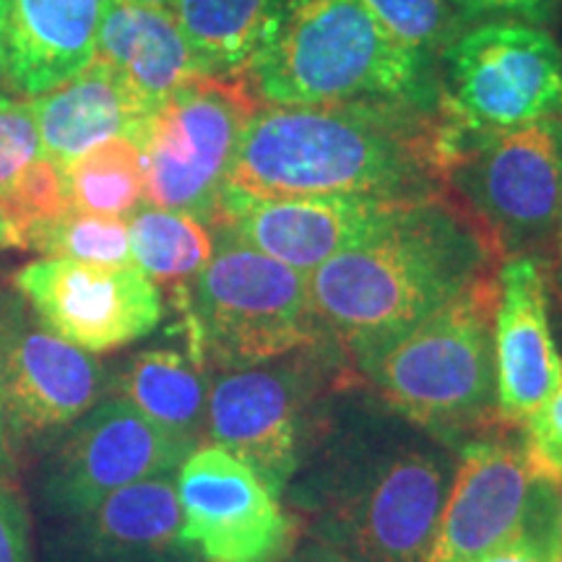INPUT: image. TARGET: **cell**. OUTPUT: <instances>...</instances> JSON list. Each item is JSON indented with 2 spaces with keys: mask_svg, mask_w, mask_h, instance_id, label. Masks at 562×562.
<instances>
[{
  "mask_svg": "<svg viewBox=\"0 0 562 562\" xmlns=\"http://www.w3.org/2000/svg\"><path fill=\"white\" fill-rule=\"evenodd\" d=\"M451 161V128L425 104H261L227 188L258 199H427L446 191Z\"/></svg>",
  "mask_w": 562,
  "mask_h": 562,
  "instance_id": "6da1fadb",
  "label": "cell"
},
{
  "mask_svg": "<svg viewBox=\"0 0 562 562\" xmlns=\"http://www.w3.org/2000/svg\"><path fill=\"white\" fill-rule=\"evenodd\" d=\"M501 263L480 224L442 191L318 266L307 284L323 336L357 360L430 318Z\"/></svg>",
  "mask_w": 562,
  "mask_h": 562,
  "instance_id": "7a4b0ae2",
  "label": "cell"
},
{
  "mask_svg": "<svg viewBox=\"0 0 562 562\" xmlns=\"http://www.w3.org/2000/svg\"><path fill=\"white\" fill-rule=\"evenodd\" d=\"M243 76L263 104L430 108V60L398 45L360 0H281Z\"/></svg>",
  "mask_w": 562,
  "mask_h": 562,
  "instance_id": "3957f363",
  "label": "cell"
},
{
  "mask_svg": "<svg viewBox=\"0 0 562 562\" xmlns=\"http://www.w3.org/2000/svg\"><path fill=\"white\" fill-rule=\"evenodd\" d=\"M497 273L383 347L351 360L406 422L440 440L503 430L495 393Z\"/></svg>",
  "mask_w": 562,
  "mask_h": 562,
  "instance_id": "277c9868",
  "label": "cell"
},
{
  "mask_svg": "<svg viewBox=\"0 0 562 562\" xmlns=\"http://www.w3.org/2000/svg\"><path fill=\"white\" fill-rule=\"evenodd\" d=\"M456 467L435 440H389L331 463L302 505L321 542L349 562H422Z\"/></svg>",
  "mask_w": 562,
  "mask_h": 562,
  "instance_id": "5b68a950",
  "label": "cell"
},
{
  "mask_svg": "<svg viewBox=\"0 0 562 562\" xmlns=\"http://www.w3.org/2000/svg\"><path fill=\"white\" fill-rule=\"evenodd\" d=\"M191 357L201 368L245 370L313 349L326 339L307 273L216 229L214 256L178 290Z\"/></svg>",
  "mask_w": 562,
  "mask_h": 562,
  "instance_id": "8992f818",
  "label": "cell"
},
{
  "mask_svg": "<svg viewBox=\"0 0 562 562\" xmlns=\"http://www.w3.org/2000/svg\"><path fill=\"white\" fill-rule=\"evenodd\" d=\"M261 100L245 76H193L154 110L146 136L144 201L214 227L232 165Z\"/></svg>",
  "mask_w": 562,
  "mask_h": 562,
  "instance_id": "52a82bcc",
  "label": "cell"
},
{
  "mask_svg": "<svg viewBox=\"0 0 562 562\" xmlns=\"http://www.w3.org/2000/svg\"><path fill=\"white\" fill-rule=\"evenodd\" d=\"M446 191L503 261L533 256L544 263L562 214V112L474 136L453 159Z\"/></svg>",
  "mask_w": 562,
  "mask_h": 562,
  "instance_id": "ba28073f",
  "label": "cell"
},
{
  "mask_svg": "<svg viewBox=\"0 0 562 562\" xmlns=\"http://www.w3.org/2000/svg\"><path fill=\"white\" fill-rule=\"evenodd\" d=\"M438 112L467 136H487L562 112V47L542 26L484 21L442 50Z\"/></svg>",
  "mask_w": 562,
  "mask_h": 562,
  "instance_id": "9c48e42d",
  "label": "cell"
},
{
  "mask_svg": "<svg viewBox=\"0 0 562 562\" xmlns=\"http://www.w3.org/2000/svg\"><path fill=\"white\" fill-rule=\"evenodd\" d=\"M191 448L175 442L121 396L102 398L40 456L34 495L45 521L81 516L112 492L175 474Z\"/></svg>",
  "mask_w": 562,
  "mask_h": 562,
  "instance_id": "30bf717a",
  "label": "cell"
},
{
  "mask_svg": "<svg viewBox=\"0 0 562 562\" xmlns=\"http://www.w3.org/2000/svg\"><path fill=\"white\" fill-rule=\"evenodd\" d=\"M5 419L16 459L42 456L110 389L94 355L42 326L19 294L5 302L3 341Z\"/></svg>",
  "mask_w": 562,
  "mask_h": 562,
  "instance_id": "8fae6325",
  "label": "cell"
},
{
  "mask_svg": "<svg viewBox=\"0 0 562 562\" xmlns=\"http://www.w3.org/2000/svg\"><path fill=\"white\" fill-rule=\"evenodd\" d=\"M180 539L199 562H281L297 526L261 476L203 442L180 463Z\"/></svg>",
  "mask_w": 562,
  "mask_h": 562,
  "instance_id": "7c38bea8",
  "label": "cell"
},
{
  "mask_svg": "<svg viewBox=\"0 0 562 562\" xmlns=\"http://www.w3.org/2000/svg\"><path fill=\"white\" fill-rule=\"evenodd\" d=\"M13 290L42 326L89 355L144 339L165 313L159 286L136 266L37 258L16 271Z\"/></svg>",
  "mask_w": 562,
  "mask_h": 562,
  "instance_id": "4fadbf2b",
  "label": "cell"
},
{
  "mask_svg": "<svg viewBox=\"0 0 562 562\" xmlns=\"http://www.w3.org/2000/svg\"><path fill=\"white\" fill-rule=\"evenodd\" d=\"M311 364H256L227 370L209 385L206 438L281 495L300 469Z\"/></svg>",
  "mask_w": 562,
  "mask_h": 562,
  "instance_id": "5bb4252c",
  "label": "cell"
},
{
  "mask_svg": "<svg viewBox=\"0 0 562 562\" xmlns=\"http://www.w3.org/2000/svg\"><path fill=\"white\" fill-rule=\"evenodd\" d=\"M419 199L378 195H297L258 199L235 188L222 195L214 227L273 261L311 273L351 245L370 240Z\"/></svg>",
  "mask_w": 562,
  "mask_h": 562,
  "instance_id": "9a60e30c",
  "label": "cell"
},
{
  "mask_svg": "<svg viewBox=\"0 0 562 562\" xmlns=\"http://www.w3.org/2000/svg\"><path fill=\"white\" fill-rule=\"evenodd\" d=\"M533 480L524 440L495 435L463 446L422 562H480L503 547L524 521Z\"/></svg>",
  "mask_w": 562,
  "mask_h": 562,
  "instance_id": "2e32d148",
  "label": "cell"
},
{
  "mask_svg": "<svg viewBox=\"0 0 562 562\" xmlns=\"http://www.w3.org/2000/svg\"><path fill=\"white\" fill-rule=\"evenodd\" d=\"M175 474L128 484L81 516L45 521L37 562H199L180 539Z\"/></svg>",
  "mask_w": 562,
  "mask_h": 562,
  "instance_id": "e0dca14e",
  "label": "cell"
},
{
  "mask_svg": "<svg viewBox=\"0 0 562 562\" xmlns=\"http://www.w3.org/2000/svg\"><path fill=\"white\" fill-rule=\"evenodd\" d=\"M562 360L550 323L544 263L516 256L497 271L495 393L501 427H524L558 389Z\"/></svg>",
  "mask_w": 562,
  "mask_h": 562,
  "instance_id": "ac0fdd59",
  "label": "cell"
},
{
  "mask_svg": "<svg viewBox=\"0 0 562 562\" xmlns=\"http://www.w3.org/2000/svg\"><path fill=\"white\" fill-rule=\"evenodd\" d=\"M110 0H9L5 79L40 97L94 60Z\"/></svg>",
  "mask_w": 562,
  "mask_h": 562,
  "instance_id": "d6986e66",
  "label": "cell"
},
{
  "mask_svg": "<svg viewBox=\"0 0 562 562\" xmlns=\"http://www.w3.org/2000/svg\"><path fill=\"white\" fill-rule=\"evenodd\" d=\"M32 108L42 154L63 167L110 138H128L140 149L154 115L97 55L74 79L32 97Z\"/></svg>",
  "mask_w": 562,
  "mask_h": 562,
  "instance_id": "ffe728a7",
  "label": "cell"
},
{
  "mask_svg": "<svg viewBox=\"0 0 562 562\" xmlns=\"http://www.w3.org/2000/svg\"><path fill=\"white\" fill-rule=\"evenodd\" d=\"M97 58L108 63L151 110L193 76H201L175 13L133 0H110L97 37Z\"/></svg>",
  "mask_w": 562,
  "mask_h": 562,
  "instance_id": "44dd1931",
  "label": "cell"
},
{
  "mask_svg": "<svg viewBox=\"0 0 562 562\" xmlns=\"http://www.w3.org/2000/svg\"><path fill=\"white\" fill-rule=\"evenodd\" d=\"M115 389L175 442L191 451L203 446L209 383L191 355L178 349L140 351L117 375Z\"/></svg>",
  "mask_w": 562,
  "mask_h": 562,
  "instance_id": "7402d4cb",
  "label": "cell"
},
{
  "mask_svg": "<svg viewBox=\"0 0 562 562\" xmlns=\"http://www.w3.org/2000/svg\"><path fill=\"white\" fill-rule=\"evenodd\" d=\"M281 0H178L175 19L201 74L243 76Z\"/></svg>",
  "mask_w": 562,
  "mask_h": 562,
  "instance_id": "603a6c76",
  "label": "cell"
},
{
  "mask_svg": "<svg viewBox=\"0 0 562 562\" xmlns=\"http://www.w3.org/2000/svg\"><path fill=\"white\" fill-rule=\"evenodd\" d=\"M133 266L154 284L175 290L191 284L209 258L214 256V237L209 227L180 211L144 203L128 220Z\"/></svg>",
  "mask_w": 562,
  "mask_h": 562,
  "instance_id": "cb8c5ba5",
  "label": "cell"
},
{
  "mask_svg": "<svg viewBox=\"0 0 562 562\" xmlns=\"http://www.w3.org/2000/svg\"><path fill=\"white\" fill-rule=\"evenodd\" d=\"M70 206L125 220L144 206V157L128 138H110L66 165Z\"/></svg>",
  "mask_w": 562,
  "mask_h": 562,
  "instance_id": "d4e9b609",
  "label": "cell"
},
{
  "mask_svg": "<svg viewBox=\"0 0 562 562\" xmlns=\"http://www.w3.org/2000/svg\"><path fill=\"white\" fill-rule=\"evenodd\" d=\"M21 250L81 263L133 266L128 222L79 209H68L58 220L32 224L21 232Z\"/></svg>",
  "mask_w": 562,
  "mask_h": 562,
  "instance_id": "484cf974",
  "label": "cell"
},
{
  "mask_svg": "<svg viewBox=\"0 0 562 562\" xmlns=\"http://www.w3.org/2000/svg\"><path fill=\"white\" fill-rule=\"evenodd\" d=\"M372 19L406 50L432 60L463 32L451 0H360Z\"/></svg>",
  "mask_w": 562,
  "mask_h": 562,
  "instance_id": "4316f807",
  "label": "cell"
},
{
  "mask_svg": "<svg viewBox=\"0 0 562 562\" xmlns=\"http://www.w3.org/2000/svg\"><path fill=\"white\" fill-rule=\"evenodd\" d=\"M0 206L11 216L19 235L32 224L58 220L70 206L66 167L50 157H37L0 193Z\"/></svg>",
  "mask_w": 562,
  "mask_h": 562,
  "instance_id": "83f0119b",
  "label": "cell"
},
{
  "mask_svg": "<svg viewBox=\"0 0 562 562\" xmlns=\"http://www.w3.org/2000/svg\"><path fill=\"white\" fill-rule=\"evenodd\" d=\"M560 547V484L533 480L518 531L480 562H554Z\"/></svg>",
  "mask_w": 562,
  "mask_h": 562,
  "instance_id": "f1b7e54d",
  "label": "cell"
},
{
  "mask_svg": "<svg viewBox=\"0 0 562 562\" xmlns=\"http://www.w3.org/2000/svg\"><path fill=\"white\" fill-rule=\"evenodd\" d=\"M37 157L42 140L32 102L0 94V193Z\"/></svg>",
  "mask_w": 562,
  "mask_h": 562,
  "instance_id": "f546056e",
  "label": "cell"
},
{
  "mask_svg": "<svg viewBox=\"0 0 562 562\" xmlns=\"http://www.w3.org/2000/svg\"><path fill=\"white\" fill-rule=\"evenodd\" d=\"M524 448L537 480H562V375L558 389L526 422Z\"/></svg>",
  "mask_w": 562,
  "mask_h": 562,
  "instance_id": "4dcf8cb0",
  "label": "cell"
},
{
  "mask_svg": "<svg viewBox=\"0 0 562 562\" xmlns=\"http://www.w3.org/2000/svg\"><path fill=\"white\" fill-rule=\"evenodd\" d=\"M19 474H0V562H37L32 508Z\"/></svg>",
  "mask_w": 562,
  "mask_h": 562,
  "instance_id": "1f68e13d",
  "label": "cell"
},
{
  "mask_svg": "<svg viewBox=\"0 0 562 562\" xmlns=\"http://www.w3.org/2000/svg\"><path fill=\"white\" fill-rule=\"evenodd\" d=\"M453 9L467 21H524V24H544L560 11L562 0H451Z\"/></svg>",
  "mask_w": 562,
  "mask_h": 562,
  "instance_id": "d6a6232c",
  "label": "cell"
},
{
  "mask_svg": "<svg viewBox=\"0 0 562 562\" xmlns=\"http://www.w3.org/2000/svg\"><path fill=\"white\" fill-rule=\"evenodd\" d=\"M5 302L9 294H0V474H19V459L13 453L9 419H5V389H3V341H5Z\"/></svg>",
  "mask_w": 562,
  "mask_h": 562,
  "instance_id": "836d02e7",
  "label": "cell"
},
{
  "mask_svg": "<svg viewBox=\"0 0 562 562\" xmlns=\"http://www.w3.org/2000/svg\"><path fill=\"white\" fill-rule=\"evenodd\" d=\"M547 290H552V297L558 302V311L562 318V214L558 222V229H554V240L550 248V258H547Z\"/></svg>",
  "mask_w": 562,
  "mask_h": 562,
  "instance_id": "e575fe53",
  "label": "cell"
},
{
  "mask_svg": "<svg viewBox=\"0 0 562 562\" xmlns=\"http://www.w3.org/2000/svg\"><path fill=\"white\" fill-rule=\"evenodd\" d=\"M281 562H349V560L336 550H331V547L318 542V544L305 547V550H300L297 554L290 552Z\"/></svg>",
  "mask_w": 562,
  "mask_h": 562,
  "instance_id": "d590c367",
  "label": "cell"
},
{
  "mask_svg": "<svg viewBox=\"0 0 562 562\" xmlns=\"http://www.w3.org/2000/svg\"><path fill=\"white\" fill-rule=\"evenodd\" d=\"M11 248L21 250V235H19V229L13 227L11 216L5 214V209L0 206V252L11 250Z\"/></svg>",
  "mask_w": 562,
  "mask_h": 562,
  "instance_id": "8d00e7d4",
  "label": "cell"
},
{
  "mask_svg": "<svg viewBox=\"0 0 562 562\" xmlns=\"http://www.w3.org/2000/svg\"><path fill=\"white\" fill-rule=\"evenodd\" d=\"M5 21H9V0H0V76L5 74Z\"/></svg>",
  "mask_w": 562,
  "mask_h": 562,
  "instance_id": "74e56055",
  "label": "cell"
},
{
  "mask_svg": "<svg viewBox=\"0 0 562 562\" xmlns=\"http://www.w3.org/2000/svg\"><path fill=\"white\" fill-rule=\"evenodd\" d=\"M133 3L151 5V9H161V11H175V5H178V0H133Z\"/></svg>",
  "mask_w": 562,
  "mask_h": 562,
  "instance_id": "f35d334b",
  "label": "cell"
},
{
  "mask_svg": "<svg viewBox=\"0 0 562 562\" xmlns=\"http://www.w3.org/2000/svg\"><path fill=\"white\" fill-rule=\"evenodd\" d=\"M558 484H560V547H558V560L554 562H562V480Z\"/></svg>",
  "mask_w": 562,
  "mask_h": 562,
  "instance_id": "ab89813d",
  "label": "cell"
}]
</instances>
